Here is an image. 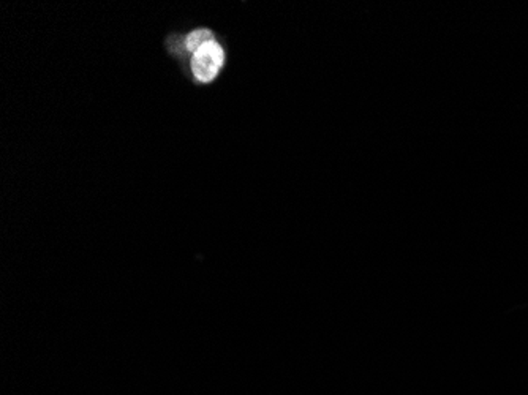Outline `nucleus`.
<instances>
[{
  "instance_id": "obj_2",
  "label": "nucleus",
  "mask_w": 528,
  "mask_h": 395,
  "mask_svg": "<svg viewBox=\"0 0 528 395\" xmlns=\"http://www.w3.org/2000/svg\"><path fill=\"white\" fill-rule=\"evenodd\" d=\"M214 39H215V35L212 30L206 27H198V29L190 30V32L184 36L181 43L184 45L185 53H189L191 55V54H195L198 49L204 45V43H208Z\"/></svg>"
},
{
  "instance_id": "obj_1",
  "label": "nucleus",
  "mask_w": 528,
  "mask_h": 395,
  "mask_svg": "<svg viewBox=\"0 0 528 395\" xmlns=\"http://www.w3.org/2000/svg\"><path fill=\"white\" fill-rule=\"evenodd\" d=\"M226 53L222 43L214 39L198 49L195 54L190 55L189 70L191 79L198 84H210L219 78L223 68H225Z\"/></svg>"
}]
</instances>
